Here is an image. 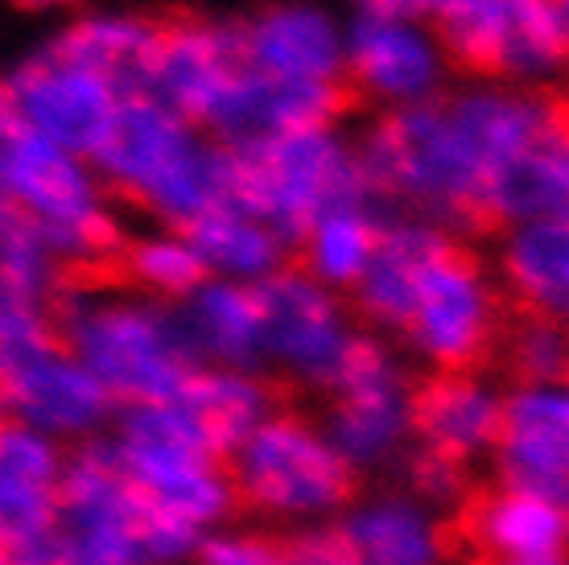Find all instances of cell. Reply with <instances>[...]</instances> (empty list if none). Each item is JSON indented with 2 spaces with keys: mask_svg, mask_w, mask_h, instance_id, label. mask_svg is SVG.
<instances>
[{
  "mask_svg": "<svg viewBox=\"0 0 569 565\" xmlns=\"http://www.w3.org/2000/svg\"><path fill=\"white\" fill-rule=\"evenodd\" d=\"M161 17H83L46 46V54L103 75L124 99L149 96Z\"/></svg>",
  "mask_w": 569,
  "mask_h": 565,
  "instance_id": "cell-21",
  "label": "cell"
},
{
  "mask_svg": "<svg viewBox=\"0 0 569 565\" xmlns=\"http://www.w3.org/2000/svg\"><path fill=\"white\" fill-rule=\"evenodd\" d=\"M228 470L240 504L272 524L313 528L356 504V467L339 454L322 422L293 409L272 413L231 454Z\"/></svg>",
  "mask_w": 569,
  "mask_h": 565,
  "instance_id": "cell-7",
  "label": "cell"
},
{
  "mask_svg": "<svg viewBox=\"0 0 569 565\" xmlns=\"http://www.w3.org/2000/svg\"><path fill=\"white\" fill-rule=\"evenodd\" d=\"M496 565H566V562H557V557H541V562H496Z\"/></svg>",
  "mask_w": 569,
  "mask_h": 565,
  "instance_id": "cell-36",
  "label": "cell"
},
{
  "mask_svg": "<svg viewBox=\"0 0 569 565\" xmlns=\"http://www.w3.org/2000/svg\"><path fill=\"white\" fill-rule=\"evenodd\" d=\"M112 195L186 231L202 215L231 207V153L157 99H124L112 137L96 153Z\"/></svg>",
  "mask_w": 569,
  "mask_h": 565,
  "instance_id": "cell-3",
  "label": "cell"
},
{
  "mask_svg": "<svg viewBox=\"0 0 569 565\" xmlns=\"http://www.w3.org/2000/svg\"><path fill=\"white\" fill-rule=\"evenodd\" d=\"M322 429L356 475L397 470L417 446V384L392 347L363 335L322 413Z\"/></svg>",
  "mask_w": 569,
  "mask_h": 565,
  "instance_id": "cell-8",
  "label": "cell"
},
{
  "mask_svg": "<svg viewBox=\"0 0 569 565\" xmlns=\"http://www.w3.org/2000/svg\"><path fill=\"white\" fill-rule=\"evenodd\" d=\"M508 306L479 256L455 244L421 277L400 343L433 371H475L499 351Z\"/></svg>",
  "mask_w": 569,
  "mask_h": 565,
  "instance_id": "cell-10",
  "label": "cell"
},
{
  "mask_svg": "<svg viewBox=\"0 0 569 565\" xmlns=\"http://www.w3.org/2000/svg\"><path fill=\"white\" fill-rule=\"evenodd\" d=\"M487 211L499 231L569 215V132L503 161L487 186Z\"/></svg>",
  "mask_w": 569,
  "mask_h": 565,
  "instance_id": "cell-24",
  "label": "cell"
},
{
  "mask_svg": "<svg viewBox=\"0 0 569 565\" xmlns=\"http://www.w3.org/2000/svg\"><path fill=\"white\" fill-rule=\"evenodd\" d=\"M561 9H566V21H569V0H561Z\"/></svg>",
  "mask_w": 569,
  "mask_h": 565,
  "instance_id": "cell-37",
  "label": "cell"
},
{
  "mask_svg": "<svg viewBox=\"0 0 569 565\" xmlns=\"http://www.w3.org/2000/svg\"><path fill=\"white\" fill-rule=\"evenodd\" d=\"M499 355L516 384H569V326L553 318L528 310L508 314Z\"/></svg>",
  "mask_w": 569,
  "mask_h": 565,
  "instance_id": "cell-31",
  "label": "cell"
},
{
  "mask_svg": "<svg viewBox=\"0 0 569 565\" xmlns=\"http://www.w3.org/2000/svg\"><path fill=\"white\" fill-rule=\"evenodd\" d=\"M289 565H446L450 533L446 516L405 487L376 492L342 508L335 521L298 528Z\"/></svg>",
  "mask_w": 569,
  "mask_h": 565,
  "instance_id": "cell-11",
  "label": "cell"
},
{
  "mask_svg": "<svg viewBox=\"0 0 569 565\" xmlns=\"http://www.w3.org/2000/svg\"><path fill=\"white\" fill-rule=\"evenodd\" d=\"M257 289L264 318V364L310 393H335L363 330L347 314L335 289L301 265H284Z\"/></svg>",
  "mask_w": 569,
  "mask_h": 565,
  "instance_id": "cell-9",
  "label": "cell"
},
{
  "mask_svg": "<svg viewBox=\"0 0 569 565\" xmlns=\"http://www.w3.org/2000/svg\"><path fill=\"white\" fill-rule=\"evenodd\" d=\"M182 400L194 409L207 438L214 442V450L223 458H231L277 413L272 384L260 371L236 368H202L190 380Z\"/></svg>",
  "mask_w": 569,
  "mask_h": 565,
  "instance_id": "cell-26",
  "label": "cell"
},
{
  "mask_svg": "<svg viewBox=\"0 0 569 565\" xmlns=\"http://www.w3.org/2000/svg\"><path fill=\"white\" fill-rule=\"evenodd\" d=\"M508 417V393L479 371H433L417 384V442L462 467L496 454Z\"/></svg>",
  "mask_w": 569,
  "mask_h": 565,
  "instance_id": "cell-17",
  "label": "cell"
},
{
  "mask_svg": "<svg viewBox=\"0 0 569 565\" xmlns=\"http://www.w3.org/2000/svg\"><path fill=\"white\" fill-rule=\"evenodd\" d=\"M455 236L441 231V227L426 224V219H392V224L380 231V248H376V260L368 265L363 281L356 285V314L368 326L385 330V335H405L409 326V314H413L417 289H421V277L429 272V265L455 248Z\"/></svg>",
  "mask_w": 569,
  "mask_h": 565,
  "instance_id": "cell-19",
  "label": "cell"
},
{
  "mask_svg": "<svg viewBox=\"0 0 569 565\" xmlns=\"http://www.w3.org/2000/svg\"><path fill=\"white\" fill-rule=\"evenodd\" d=\"M400 487L409 495H417L421 504H429L433 512H467L470 504V483H467V467L446 458V454L429 450L417 442L413 450L405 454V463L397 467Z\"/></svg>",
  "mask_w": 569,
  "mask_h": 565,
  "instance_id": "cell-32",
  "label": "cell"
},
{
  "mask_svg": "<svg viewBox=\"0 0 569 565\" xmlns=\"http://www.w3.org/2000/svg\"><path fill=\"white\" fill-rule=\"evenodd\" d=\"M182 314L207 368H269L264 364V318H260V301L252 285L211 277L199 294L186 297Z\"/></svg>",
  "mask_w": 569,
  "mask_h": 565,
  "instance_id": "cell-23",
  "label": "cell"
},
{
  "mask_svg": "<svg viewBox=\"0 0 569 565\" xmlns=\"http://www.w3.org/2000/svg\"><path fill=\"white\" fill-rule=\"evenodd\" d=\"M71 450L38 429L4 422L0 429V541L4 553L29 549L58 528Z\"/></svg>",
  "mask_w": 569,
  "mask_h": 565,
  "instance_id": "cell-16",
  "label": "cell"
},
{
  "mask_svg": "<svg viewBox=\"0 0 569 565\" xmlns=\"http://www.w3.org/2000/svg\"><path fill=\"white\" fill-rule=\"evenodd\" d=\"M67 281H71V269L46 244L42 227L4 202V215H0V289H4V301L54 310Z\"/></svg>",
  "mask_w": 569,
  "mask_h": 565,
  "instance_id": "cell-28",
  "label": "cell"
},
{
  "mask_svg": "<svg viewBox=\"0 0 569 565\" xmlns=\"http://www.w3.org/2000/svg\"><path fill=\"white\" fill-rule=\"evenodd\" d=\"M359 4H363V13H380V17H405V21L426 17L421 0H359Z\"/></svg>",
  "mask_w": 569,
  "mask_h": 565,
  "instance_id": "cell-34",
  "label": "cell"
},
{
  "mask_svg": "<svg viewBox=\"0 0 569 565\" xmlns=\"http://www.w3.org/2000/svg\"><path fill=\"white\" fill-rule=\"evenodd\" d=\"M124 96L103 75L58 62L46 50L26 58L4 83V120L33 128L46 141L71 149L74 157L100 153L120 120Z\"/></svg>",
  "mask_w": 569,
  "mask_h": 565,
  "instance_id": "cell-12",
  "label": "cell"
},
{
  "mask_svg": "<svg viewBox=\"0 0 569 565\" xmlns=\"http://www.w3.org/2000/svg\"><path fill=\"white\" fill-rule=\"evenodd\" d=\"M228 153L231 207L269 224L293 252H301L318 219L330 211H368L380 227L405 219V211L371 190L356 149H347L330 128H301L272 141L228 145Z\"/></svg>",
  "mask_w": 569,
  "mask_h": 565,
  "instance_id": "cell-2",
  "label": "cell"
},
{
  "mask_svg": "<svg viewBox=\"0 0 569 565\" xmlns=\"http://www.w3.org/2000/svg\"><path fill=\"white\" fill-rule=\"evenodd\" d=\"M380 231L376 215L368 211H330L318 219V227L310 231V240L301 244V269L313 272L327 289H347L356 294V285L363 281L368 265L376 260L380 248Z\"/></svg>",
  "mask_w": 569,
  "mask_h": 565,
  "instance_id": "cell-29",
  "label": "cell"
},
{
  "mask_svg": "<svg viewBox=\"0 0 569 565\" xmlns=\"http://www.w3.org/2000/svg\"><path fill=\"white\" fill-rule=\"evenodd\" d=\"M194 565H289V545L252 528H214L202 537Z\"/></svg>",
  "mask_w": 569,
  "mask_h": 565,
  "instance_id": "cell-33",
  "label": "cell"
},
{
  "mask_svg": "<svg viewBox=\"0 0 569 565\" xmlns=\"http://www.w3.org/2000/svg\"><path fill=\"white\" fill-rule=\"evenodd\" d=\"M0 393L4 417L62 446L103 438L120 417L116 396L62 343L54 314L0 301Z\"/></svg>",
  "mask_w": 569,
  "mask_h": 565,
  "instance_id": "cell-4",
  "label": "cell"
},
{
  "mask_svg": "<svg viewBox=\"0 0 569 565\" xmlns=\"http://www.w3.org/2000/svg\"><path fill=\"white\" fill-rule=\"evenodd\" d=\"M124 479L173 521L199 528L202 537L228 528L240 504L228 458L214 450L202 422L186 400L129 405L108 429Z\"/></svg>",
  "mask_w": 569,
  "mask_h": 565,
  "instance_id": "cell-5",
  "label": "cell"
},
{
  "mask_svg": "<svg viewBox=\"0 0 569 565\" xmlns=\"http://www.w3.org/2000/svg\"><path fill=\"white\" fill-rule=\"evenodd\" d=\"M499 272L516 310L569 326V215L503 231Z\"/></svg>",
  "mask_w": 569,
  "mask_h": 565,
  "instance_id": "cell-22",
  "label": "cell"
},
{
  "mask_svg": "<svg viewBox=\"0 0 569 565\" xmlns=\"http://www.w3.org/2000/svg\"><path fill=\"white\" fill-rule=\"evenodd\" d=\"M499 487L541 495L569 516V384H516L496 446Z\"/></svg>",
  "mask_w": 569,
  "mask_h": 565,
  "instance_id": "cell-13",
  "label": "cell"
},
{
  "mask_svg": "<svg viewBox=\"0 0 569 565\" xmlns=\"http://www.w3.org/2000/svg\"><path fill=\"white\" fill-rule=\"evenodd\" d=\"M441 42L405 17L359 13L347 29V67L363 99L397 108L429 103L441 83Z\"/></svg>",
  "mask_w": 569,
  "mask_h": 565,
  "instance_id": "cell-15",
  "label": "cell"
},
{
  "mask_svg": "<svg viewBox=\"0 0 569 565\" xmlns=\"http://www.w3.org/2000/svg\"><path fill=\"white\" fill-rule=\"evenodd\" d=\"M569 67V21L561 0H503L496 79H549Z\"/></svg>",
  "mask_w": 569,
  "mask_h": 565,
  "instance_id": "cell-27",
  "label": "cell"
},
{
  "mask_svg": "<svg viewBox=\"0 0 569 565\" xmlns=\"http://www.w3.org/2000/svg\"><path fill=\"white\" fill-rule=\"evenodd\" d=\"M120 277L149 297L182 306L186 297H194L202 285L211 281V272L194 252V244L170 231V236H141L124 244L120 256Z\"/></svg>",
  "mask_w": 569,
  "mask_h": 565,
  "instance_id": "cell-30",
  "label": "cell"
},
{
  "mask_svg": "<svg viewBox=\"0 0 569 565\" xmlns=\"http://www.w3.org/2000/svg\"><path fill=\"white\" fill-rule=\"evenodd\" d=\"M17 4H26V9H50V4H67V0H17Z\"/></svg>",
  "mask_w": 569,
  "mask_h": 565,
  "instance_id": "cell-35",
  "label": "cell"
},
{
  "mask_svg": "<svg viewBox=\"0 0 569 565\" xmlns=\"http://www.w3.org/2000/svg\"><path fill=\"white\" fill-rule=\"evenodd\" d=\"M462 528H467L470 545L487 565L541 562V557L566 562L569 553L566 512L541 499V495L512 492V487L475 495L462 512Z\"/></svg>",
  "mask_w": 569,
  "mask_h": 565,
  "instance_id": "cell-20",
  "label": "cell"
},
{
  "mask_svg": "<svg viewBox=\"0 0 569 565\" xmlns=\"http://www.w3.org/2000/svg\"><path fill=\"white\" fill-rule=\"evenodd\" d=\"M243 67H252L243 50V21L170 13L161 17V46H157L149 99L173 108L199 128L211 99Z\"/></svg>",
  "mask_w": 569,
  "mask_h": 565,
  "instance_id": "cell-14",
  "label": "cell"
},
{
  "mask_svg": "<svg viewBox=\"0 0 569 565\" xmlns=\"http://www.w3.org/2000/svg\"><path fill=\"white\" fill-rule=\"evenodd\" d=\"M178 236L194 244V252L202 256L211 277L240 285H260L264 277L281 272L293 252L269 224H260L257 215H243L236 207L202 215L199 224H190Z\"/></svg>",
  "mask_w": 569,
  "mask_h": 565,
  "instance_id": "cell-25",
  "label": "cell"
},
{
  "mask_svg": "<svg viewBox=\"0 0 569 565\" xmlns=\"http://www.w3.org/2000/svg\"><path fill=\"white\" fill-rule=\"evenodd\" d=\"M157 524L161 512L124 479L103 434L71 450L54 533L4 553V565H153Z\"/></svg>",
  "mask_w": 569,
  "mask_h": 565,
  "instance_id": "cell-6",
  "label": "cell"
},
{
  "mask_svg": "<svg viewBox=\"0 0 569 565\" xmlns=\"http://www.w3.org/2000/svg\"><path fill=\"white\" fill-rule=\"evenodd\" d=\"M50 314L120 409L182 400L207 368L182 306L141 294L124 277H71Z\"/></svg>",
  "mask_w": 569,
  "mask_h": 565,
  "instance_id": "cell-1",
  "label": "cell"
},
{
  "mask_svg": "<svg viewBox=\"0 0 569 565\" xmlns=\"http://www.w3.org/2000/svg\"><path fill=\"white\" fill-rule=\"evenodd\" d=\"M248 62L264 75L293 83H351L347 42L322 9L313 4H272L243 21Z\"/></svg>",
  "mask_w": 569,
  "mask_h": 565,
  "instance_id": "cell-18",
  "label": "cell"
}]
</instances>
